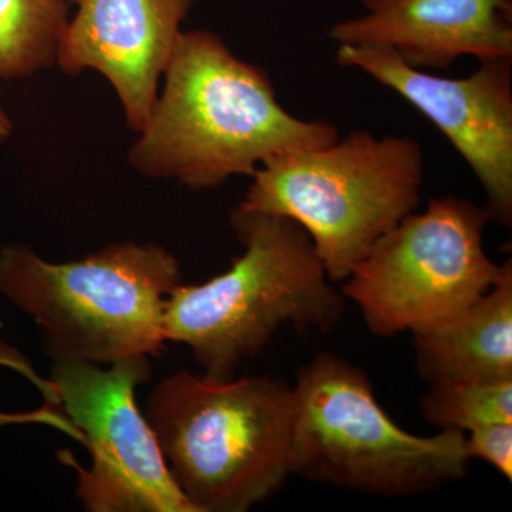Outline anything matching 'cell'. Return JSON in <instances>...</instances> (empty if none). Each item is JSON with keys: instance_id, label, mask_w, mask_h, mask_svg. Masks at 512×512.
Listing matches in <instances>:
<instances>
[{"instance_id": "6da1fadb", "label": "cell", "mask_w": 512, "mask_h": 512, "mask_svg": "<svg viewBox=\"0 0 512 512\" xmlns=\"http://www.w3.org/2000/svg\"><path fill=\"white\" fill-rule=\"evenodd\" d=\"M128 163L143 177L212 190L279 154L329 146L338 128L284 109L266 70L210 30L183 32Z\"/></svg>"}, {"instance_id": "7a4b0ae2", "label": "cell", "mask_w": 512, "mask_h": 512, "mask_svg": "<svg viewBox=\"0 0 512 512\" xmlns=\"http://www.w3.org/2000/svg\"><path fill=\"white\" fill-rule=\"evenodd\" d=\"M229 221L244 252L224 274L177 286L163 318L165 340L188 346L202 375L218 380L232 379L282 325L326 333L345 313L343 295L298 222L241 205Z\"/></svg>"}, {"instance_id": "3957f363", "label": "cell", "mask_w": 512, "mask_h": 512, "mask_svg": "<svg viewBox=\"0 0 512 512\" xmlns=\"http://www.w3.org/2000/svg\"><path fill=\"white\" fill-rule=\"evenodd\" d=\"M144 416L195 512H247L291 476L293 392L282 380L178 370L148 394Z\"/></svg>"}, {"instance_id": "277c9868", "label": "cell", "mask_w": 512, "mask_h": 512, "mask_svg": "<svg viewBox=\"0 0 512 512\" xmlns=\"http://www.w3.org/2000/svg\"><path fill=\"white\" fill-rule=\"evenodd\" d=\"M181 284L180 262L158 244H111L62 264L0 247V293L36 323L52 360L161 356L165 302Z\"/></svg>"}, {"instance_id": "5b68a950", "label": "cell", "mask_w": 512, "mask_h": 512, "mask_svg": "<svg viewBox=\"0 0 512 512\" xmlns=\"http://www.w3.org/2000/svg\"><path fill=\"white\" fill-rule=\"evenodd\" d=\"M289 473L379 497H414L466 476V433L414 436L377 402L360 367L319 353L296 376Z\"/></svg>"}, {"instance_id": "8992f818", "label": "cell", "mask_w": 512, "mask_h": 512, "mask_svg": "<svg viewBox=\"0 0 512 512\" xmlns=\"http://www.w3.org/2000/svg\"><path fill=\"white\" fill-rule=\"evenodd\" d=\"M241 207L298 222L330 282H343L377 239L420 205L424 156L412 137L352 131L266 160Z\"/></svg>"}, {"instance_id": "52a82bcc", "label": "cell", "mask_w": 512, "mask_h": 512, "mask_svg": "<svg viewBox=\"0 0 512 512\" xmlns=\"http://www.w3.org/2000/svg\"><path fill=\"white\" fill-rule=\"evenodd\" d=\"M488 221L487 208L464 198L430 200L377 239L343 281L342 295L377 338L443 325L490 291L511 262L488 258Z\"/></svg>"}, {"instance_id": "ba28073f", "label": "cell", "mask_w": 512, "mask_h": 512, "mask_svg": "<svg viewBox=\"0 0 512 512\" xmlns=\"http://www.w3.org/2000/svg\"><path fill=\"white\" fill-rule=\"evenodd\" d=\"M151 376L148 356L103 369L84 360H53L50 383L67 419L92 457L80 466L70 451L59 460L76 471V497L89 512H195L178 488L153 429L136 402Z\"/></svg>"}, {"instance_id": "9c48e42d", "label": "cell", "mask_w": 512, "mask_h": 512, "mask_svg": "<svg viewBox=\"0 0 512 512\" xmlns=\"http://www.w3.org/2000/svg\"><path fill=\"white\" fill-rule=\"evenodd\" d=\"M336 63L366 73L434 124L470 165L491 220L512 222V57L483 60L463 79L409 66L393 50L339 45Z\"/></svg>"}, {"instance_id": "30bf717a", "label": "cell", "mask_w": 512, "mask_h": 512, "mask_svg": "<svg viewBox=\"0 0 512 512\" xmlns=\"http://www.w3.org/2000/svg\"><path fill=\"white\" fill-rule=\"evenodd\" d=\"M56 66L69 76L97 72L119 97L130 130H143L165 69L198 0H70Z\"/></svg>"}, {"instance_id": "8fae6325", "label": "cell", "mask_w": 512, "mask_h": 512, "mask_svg": "<svg viewBox=\"0 0 512 512\" xmlns=\"http://www.w3.org/2000/svg\"><path fill=\"white\" fill-rule=\"evenodd\" d=\"M365 13L329 29L338 45L393 50L414 69L446 70L463 56L512 57L511 0H360Z\"/></svg>"}, {"instance_id": "7c38bea8", "label": "cell", "mask_w": 512, "mask_h": 512, "mask_svg": "<svg viewBox=\"0 0 512 512\" xmlns=\"http://www.w3.org/2000/svg\"><path fill=\"white\" fill-rule=\"evenodd\" d=\"M416 366L437 380H512V265L470 308L424 332L413 333Z\"/></svg>"}, {"instance_id": "4fadbf2b", "label": "cell", "mask_w": 512, "mask_h": 512, "mask_svg": "<svg viewBox=\"0 0 512 512\" xmlns=\"http://www.w3.org/2000/svg\"><path fill=\"white\" fill-rule=\"evenodd\" d=\"M69 19L66 0H0V82L56 66Z\"/></svg>"}, {"instance_id": "5bb4252c", "label": "cell", "mask_w": 512, "mask_h": 512, "mask_svg": "<svg viewBox=\"0 0 512 512\" xmlns=\"http://www.w3.org/2000/svg\"><path fill=\"white\" fill-rule=\"evenodd\" d=\"M424 419L441 430L512 423V380H437L421 400Z\"/></svg>"}, {"instance_id": "9a60e30c", "label": "cell", "mask_w": 512, "mask_h": 512, "mask_svg": "<svg viewBox=\"0 0 512 512\" xmlns=\"http://www.w3.org/2000/svg\"><path fill=\"white\" fill-rule=\"evenodd\" d=\"M468 457L487 461L508 481L512 480V423H491L468 431Z\"/></svg>"}, {"instance_id": "2e32d148", "label": "cell", "mask_w": 512, "mask_h": 512, "mask_svg": "<svg viewBox=\"0 0 512 512\" xmlns=\"http://www.w3.org/2000/svg\"><path fill=\"white\" fill-rule=\"evenodd\" d=\"M13 424H43V426L62 431L73 440H80V433L73 426L72 421L67 419L66 414L59 406L49 402H45L40 409L30 410V412H0V427L13 426Z\"/></svg>"}, {"instance_id": "e0dca14e", "label": "cell", "mask_w": 512, "mask_h": 512, "mask_svg": "<svg viewBox=\"0 0 512 512\" xmlns=\"http://www.w3.org/2000/svg\"><path fill=\"white\" fill-rule=\"evenodd\" d=\"M13 130V121L10 119L8 111L3 107L2 101H0V144L8 141L10 136H12Z\"/></svg>"}]
</instances>
